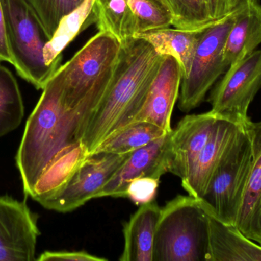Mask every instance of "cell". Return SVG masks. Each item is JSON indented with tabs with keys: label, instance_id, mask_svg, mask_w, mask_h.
Segmentation results:
<instances>
[{
	"label": "cell",
	"instance_id": "1",
	"mask_svg": "<svg viewBox=\"0 0 261 261\" xmlns=\"http://www.w3.org/2000/svg\"><path fill=\"white\" fill-rule=\"evenodd\" d=\"M116 64L102 75L78 107L70 108L61 98L59 84L52 76L26 123L17 152V168L23 191L30 197L52 158L69 144L80 140L83 130L107 93Z\"/></svg>",
	"mask_w": 261,
	"mask_h": 261
},
{
	"label": "cell",
	"instance_id": "2",
	"mask_svg": "<svg viewBox=\"0 0 261 261\" xmlns=\"http://www.w3.org/2000/svg\"><path fill=\"white\" fill-rule=\"evenodd\" d=\"M121 44L111 84L80 139L89 155L112 133L133 122L164 58L142 38H130Z\"/></svg>",
	"mask_w": 261,
	"mask_h": 261
},
{
	"label": "cell",
	"instance_id": "3",
	"mask_svg": "<svg viewBox=\"0 0 261 261\" xmlns=\"http://www.w3.org/2000/svg\"><path fill=\"white\" fill-rule=\"evenodd\" d=\"M153 261H210L208 214L193 196H176L161 208Z\"/></svg>",
	"mask_w": 261,
	"mask_h": 261
},
{
	"label": "cell",
	"instance_id": "4",
	"mask_svg": "<svg viewBox=\"0 0 261 261\" xmlns=\"http://www.w3.org/2000/svg\"><path fill=\"white\" fill-rule=\"evenodd\" d=\"M12 64L17 74L43 90L61 64L47 66L44 49L50 39L28 0H1Z\"/></svg>",
	"mask_w": 261,
	"mask_h": 261
},
{
	"label": "cell",
	"instance_id": "5",
	"mask_svg": "<svg viewBox=\"0 0 261 261\" xmlns=\"http://www.w3.org/2000/svg\"><path fill=\"white\" fill-rule=\"evenodd\" d=\"M248 124L242 127L215 171L203 196L197 199L208 214L234 226L252 165V140Z\"/></svg>",
	"mask_w": 261,
	"mask_h": 261
},
{
	"label": "cell",
	"instance_id": "6",
	"mask_svg": "<svg viewBox=\"0 0 261 261\" xmlns=\"http://www.w3.org/2000/svg\"><path fill=\"white\" fill-rule=\"evenodd\" d=\"M121 46L113 35L99 31L57 70L53 76L66 105L75 108L84 101L102 75L116 62Z\"/></svg>",
	"mask_w": 261,
	"mask_h": 261
},
{
	"label": "cell",
	"instance_id": "7",
	"mask_svg": "<svg viewBox=\"0 0 261 261\" xmlns=\"http://www.w3.org/2000/svg\"><path fill=\"white\" fill-rule=\"evenodd\" d=\"M236 16V8L201 34L191 68L181 81L178 98L181 111L188 113L199 107L228 69L223 60L224 48Z\"/></svg>",
	"mask_w": 261,
	"mask_h": 261
},
{
	"label": "cell",
	"instance_id": "8",
	"mask_svg": "<svg viewBox=\"0 0 261 261\" xmlns=\"http://www.w3.org/2000/svg\"><path fill=\"white\" fill-rule=\"evenodd\" d=\"M93 10L99 31L121 44L137 34L172 26L170 11L159 0H96Z\"/></svg>",
	"mask_w": 261,
	"mask_h": 261
},
{
	"label": "cell",
	"instance_id": "9",
	"mask_svg": "<svg viewBox=\"0 0 261 261\" xmlns=\"http://www.w3.org/2000/svg\"><path fill=\"white\" fill-rule=\"evenodd\" d=\"M261 88V50L231 64L210 93L211 111L219 117L246 125L248 109Z\"/></svg>",
	"mask_w": 261,
	"mask_h": 261
},
{
	"label": "cell",
	"instance_id": "10",
	"mask_svg": "<svg viewBox=\"0 0 261 261\" xmlns=\"http://www.w3.org/2000/svg\"><path fill=\"white\" fill-rule=\"evenodd\" d=\"M130 153L89 155L62 189L38 203L46 209L61 213L70 212L83 206L91 199H96Z\"/></svg>",
	"mask_w": 261,
	"mask_h": 261
},
{
	"label": "cell",
	"instance_id": "11",
	"mask_svg": "<svg viewBox=\"0 0 261 261\" xmlns=\"http://www.w3.org/2000/svg\"><path fill=\"white\" fill-rule=\"evenodd\" d=\"M38 216L25 202L0 196V261H34Z\"/></svg>",
	"mask_w": 261,
	"mask_h": 261
},
{
	"label": "cell",
	"instance_id": "12",
	"mask_svg": "<svg viewBox=\"0 0 261 261\" xmlns=\"http://www.w3.org/2000/svg\"><path fill=\"white\" fill-rule=\"evenodd\" d=\"M171 132L130 153L96 196L125 198L130 182L142 177L161 179L169 172Z\"/></svg>",
	"mask_w": 261,
	"mask_h": 261
},
{
	"label": "cell",
	"instance_id": "13",
	"mask_svg": "<svg viewBox=\"0 0 261 261\" xmlns=\"http://www.w3.org/2000/svg\"><path fill=\"white\" fill-rule=\"evenodd\" d=\"M219 116L210 110L184 116L171 133L169 172L187 179L210 139Z\"/></svg>",
	"mask_w": 261,
	"mask_h": 261
},
{
	"label": "cell",
	"instance_id": "14",
	"mask_svg": "<svg viewBox=\"0 0 261 261\" xmlns=\"http://www.w3.org/2000/svg\"><path fill=\"white\" fill-rule=\"evenodd\" d=\"M182 78V72L176 60L164 56L144 105L133 122L147 121L167 133L171 132L172 113L179 98Z\"/></svg>",
	"mask_w": 261,
	"mask_h": 261
},
{
	"label": "cell",
	"instance_id": "15",
	"mask_svg": "<svg viewBox=\"0 0 261 261\" xmlns=\"http://www.w3.org/2000/svg\"><path fill=\"white\" fill-rule=\"evenodd\" d=\"M232 121L219 117L206 145L198 156L182 186L190 196L199 199L206 190L222 159L236 140L242 127Z\"/></svg>",
	"mask_w": 261,
	"mask_h": 261
},
{
	"label": "cell",
	"instance_id": "16",
	"mask_svg": "<svg viewBox=\"0 0 261 261\" xmlns=\"http://www.w3.org/2000/svg\"><path fill=\"white\" fill-rule=\"evenodd\" d=\"M261 44L260 0H242L227 37L223 60L227 67L254 52Z\"/></svg>",
	"mask_w": 261,
	"mask_h": 261
},
{
	"label": "cell",
	"instance_id": "17",
	"mask_svg": "<svg viewBox=\"0 0 261 261\" xmlns=\"http://www.w3.org/2000/svg\"><path fill=\"white\" fill-rule=\"evenodd\" d=\"M248 130L252 140V165L236 226L261 245V121H250Z\"/></svg>",
	"mask_w": 261,
	"mask_h": 261
},
{
	"label": "cell",
	"instance_id": "18",
	"mask_svg": "<svg viewBox=\"0 0 261 261\" xmlns=\"http://www.w3.org/2000/svg\"><path fill=\"white\" fill-rule=\"evenodd\" d=\"M208 214V213H207ZM210 261H261V245L208 214Z\"/></svg>",
	"mask_w": 261,
	"mask_h": 261
},
{
	"label": "cell",
	"instance_id": "19",
	"mask_svg": "<svg viewBox=\"0 0 261 261\" xmlns=\"http://www.w3.org/2000/svg\"><path fill=\"white\" fill-rule=\"evenodd\" d=\"M161 214L155 201L141 205L124 225L125 239L121 261H153V245Z\"/></svg>",
	"mask_w": 261,
	"mask_h": 261
},
{
	"label": "cell",
	"instance_id": "20",
	"mask_svg": "<svg viewBox=\"0 0 261 261\" xmlns=\"http://www.w3.org/2000/svg\"><path fill=\"white\" fill-rule=\"evenodd\" d=\"M88 156V151L81 140L60 150L44 169L30 197L39 202L62 189Z\"/></svg>",
	"mask_w": 261,
	"mask_h": 261
},
{
	"label": "cell",
	"instance_id": "21",
	"mask_svg": "<svg viewBox=\"0 0 261 261\" xmlns=\"http://www.w3.org/2000/svg\"><path fill=\"white\" fill-rule=\"evenodd\" d=\"M202 32L164 28L137 34L133 38L145 40L161 56L173 57L182 70L184 78L188 75L191 68Z\"/></svg>",
	"mask_w": 261,
	"mask_h": 261
},
{
	"label": "cell",
	"instance_id": "22",
	"mask_svg": "<svg viewBox=\"0 0 261 261\" xmlns=\"http://www.w3.org/2000/svg\"><path fill=\"white\" fill-rule=\"evenodd\" d=\"M96 0H84L76 9L60 21L44 49V62L47 66L61 64L62 52L83 31L96 23L93 6Z\"/></svg>",
	"mask_w": 261,
	"mask_h": 261
},
{
	"label": "cell",
	"instance_id": "23",
	"mask_svg": "<svg viewBox=\"0 0 261 261\" xmlns=\"http://www.w3.org/2000/svg\"><path fill=\"white\" fill-rule=\"evenodd\" d=\"M167 132L147 121H135L106 138L91 154H125L138 150L152 141L162 137ZM90 154V155H91Z\"/></svg>",
	"mask_w": 261,
	"mask_h": 261
},
{
	"label": "cell",
	"instance_id": "24",
	"mask_svg": "<svg viewBox=\"0 0 261 261\" xmlns=\"http://www.w3.org/2000/svg\"><path fill=\"white\" fill-rule=\"evenodd\" d=\"M24 115L18 82L7 67L0 65V137L18 128Z\"/></svg>",
	"mask_w": 261,
	"mask_h": 261
},
{
	"label": "cell",
	"instance_id": "25",
	"mask_svg": "<svg viewBox=\"0 0 261 261\" xmlns=\"http://www.w3.org/2000/svg\"><path fill=\"white\" fill-rule=\"evenodd\" d=\"M170 11L175 29L202 32L216 24L210 15L208 0H162Z\"/></svg>",
	"mask_w": 261,
	"mask_h": 261
},
{
	"label": "cell",
	"instance_id": "26",
	"mask_svg": "<svg viewBox=\"0 0 261 261\" xmlns=\"http://www.w3.org/2000/svg\"><path fill=\"white\" fill-rule=\"evenodd\" d=\"M84 0H28L33 7L50 38L61 20L76 9Z\"/></svg>",
	"mask_w": 261,
	"mask_h": 261
},
{
	"label": "cell",
	"instance_id": "27",
	"mask_svg": "<svg viewBox=\"0 0 261 261\" xmlns=\"http://www.w3.org/2000/svg\"><path fill=\"white\" fill-rule=\"evenodd\" d=\"M160 181V179L150 177L135 179L128 185L125 198L138 205L153 202L156 198Z\"/></svg>",
	"mask_w": 261,
	"mask_h": 261
},
{
	"label": "cell",
	"instance_id": "28",
	"mask_svg": "<svg viewBox=\"0 0 261 261\" xmlns=\"http://www.w3.org/2000/svg\"><path fill=\"white\" fill-rule=\"evenodd\" d=\"M37 260L107 261V259L89 254L87 251H45Z\"/></svg>",
	"mask_w": 261,
	"mask_h": 261
},
{
	"label": "cell",
	"instance_id": "29",
	"mask_svg": "<svg viewBox=\"0 0 261 261\" xmlns=\"http://www.w3.org/2000/svg\"><path fill=\"white\" fill-rule=\"evenodd\" d=\"M242 0H208L210 15L214 21H219L232 12Z\"/></svg>",
	"mask_w": 261,
	"mask_h": 261
},
{
	"label": "cell",
	"instance_id": "30",
	"mask_svg": "<svg viewBox=\"0 0 261 261\" xmlns=\"http://www.w3.org/2000/svg\"><path fill=\"white\" fill-rule=\"evenodd\" d=\"M0 61H6L9 64H12V58H11L9 44H8L6 22H5L1 0H0Z\"/></svg>",
	"mask_w": 261,
	"mask_h": 261
},
{
	"label": "cell",
	"instance_id": "31",
	"mask_svg": "<svg viewBox=\"0 0 261 261\" xmlns=\"http://www.w3.org/2000/svg\"><path fill=\"white\" fill-rule=\"evenodd\" d=\"M159 1H161V2H163L162 0H159Z\"/></svg>",
	"mask_w": 261,
	"mask_h": 261
}]
</instances>
